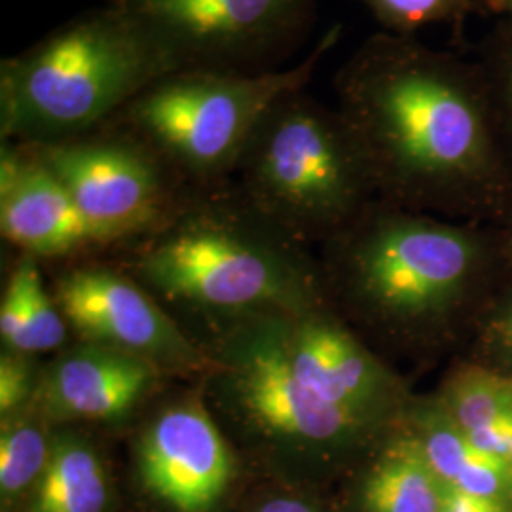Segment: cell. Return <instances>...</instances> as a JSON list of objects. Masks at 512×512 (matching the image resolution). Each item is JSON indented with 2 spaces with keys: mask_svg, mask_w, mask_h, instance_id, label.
<instances>
[{
  "mask_svg": "<svg viewBox=\"0 0 512 512\" xmlns=\"http://www.w3.org/2000/svg\"><path fill=\"white\" fill-rule=\"evenodd\" d=\"M338 110L376 186L401 202H486L501 184V135L476 61L376 33L336 74Z\"/></svg>",
  "mask_w": 512,
  "mask_h": 512,
  "instance_id": "cell-1",
  "label": "cell"
},
{
  "mask_svg": "<svg viewBox=\"0 0 512 512\" xmlns=\"http://www.w3.org/2000/svg\"><path fill=\"white\" fill-rule=\"evenodd\" d=\"M165 376L143 357L78 340L42 366L31 408L52 425L120 423L147 403Z\"/></svg>",
  "mask_w": 512,
  "mask_h": 512,
  "instance_id": "cell-12",
  "label": "cell"
},
{
  "mask_svg": "<svg viewBox=\"0 0 512 512\" xmlns=\"http://www.w3.org/2000/svg\"><path fill=\"white\" fill-rule=\"evenodd\" d=\"M332 27L300 65L262 74L183 69L165 74L129 101L110 126L152 148L192 188L226 184L264 112L283 93L306 88L338 42Z\"/></svg>",
  "mask_w": 512,
  "mask_h": 512,
  "instance_id": "cell-6",
  "label": "cell"
},
{
  "mask_svg": "<svg viewBox=\"0 0 512 512\" xmlns=\"http://www.w3.org/2000/svg\"><path fill=\"white\" fill-rule=\"evenodd\" d=\"M499 459H503L512 471V410L505 418V435H503V446Z\"/></svg>",
  "mask_w": 512,
  "mask_h": 512,
  "instance_id": "cell-28",
  "label": "cell"
},
{
  "mask_svg": "<svg viewBox=\"0 0 512 512\" xmlns=\"http://www.w3.org/2000/svg\"><path fill=\"white\" fill-rule=\"evenodd\" d=\"M133 456L143 490L173 512L217 511L238 473L236 448L200 391L150 414Z\"/></svg>",
  "mask_w": 512,
  "mask_h": 512,
  "instance_id": "cell-11",
  "label": "cell"
},
{
  "mask_svg": "<svg viewBox=\"0 0 512 512\" xmlns=\"http://www.w3.org/2000/svg\"><path fill=\"white\" fill-rule=\"evenodd\" d=\"M109 469L99 446L76 425H55L50 458L25 512H107Z\"/></svg>",
  "mask_w": 512,
  "mask_h": 512,
  "instance_id": "cell-15",
  "label": "cell"
},
{
  "mask_svg": "<svg viewBox=\"0 0 512 512\" xmlns=\"http://www.w3.org/2000/svg\"><path fill=\"white\" fill-rule=\"evenodd\" d=\"M251 512H323L311 499L298 494H275L260 499Z\"/></svg>",
  "mask_w": 512,
  "mask_h": 512,
  "instance_id": "cell-26",
  "label": "cell"
},
{
  "mask_svg": "<svg viewBox=\"0 0 512 512\" xmlns=\"http://www.w3.org/2000/svg\"><path fill=\"white\" fill-rule=\"evenodd\" d=\"M444 484L433 473L416 435H399L368 467L361 484L365 512H440Z\"/></svg>",
  "mask_w": 512,
  "mask_h": 512,
  "instance_id": "cell-16",
  "label": "cell"
},
{
  "mask_svg": "<svg viewBox=\"0 0 512 512\" xmlns=\"http://www.w3.org/2000/svg\"><path fill=\"white\" fill-rule=\"evenodd\" d=\"M42 366L35 355L2 351L0 355V420L31 406Z\"/></svg>",
  "mask_w": 512,
  "mask_h": 512,
  "instance_id": "cell-23",
  "label": "cell"
},
{
  "mask_svg": "<svg viewBox=\"0 0 512 512\" xmlns=\"http://www.w3.org/2000/svg\"><path fill=\"white\" fill-rule=\"evenodd\" d=\"M37 260L35 256L23 255L12 270L23 289L29 355L63 348L69 332V325L55 302L54 294L48 293L42 283Z\"/></svg>",
  "mask_w": 512,
  "mask_h": 512,
  "instance_id": "cell-19",
  "label": "cell"
},
{
  "mask_svg": "<svg viewBox=\"0 0 512 512\" xmlns=\"http://www.w3.org/2000/svg\"><path fill=\"white\" fill-rule=\"evenodd\" d=\"M55 302L80 340L143 357L167 376H202L207 357L175 317L133 277L80 266L59 277Z\"/></svg>",
  "mask_w": 512,
  "mask_h": 512,
  "instance_id": "cell-10",
  "label": "cell"
},
{
  "mask_svg": "<svg viewBox=\"0 0 512 512\" xmlns=\"http://www.w3.org/2000/svg\"><path fill=\"white\" fill-rule=\"evenodd\" d=\"M416 427L420 429L416 439L420 442L427 463L439 476L440 482L450 488L475 452L467 433L459 427L450 412L439 408L423 410L416 418Z\"/></svg>",
  "mask_w": 512,
  "mask_h": 512,
  "instance_id": "cell-21",
  "label": "cell"
},
{
  "mask_svg": "<svg viewBox=\"0 0 512 512\" xmlns=\"http://www.w3.org/2000/svg\"><path fill=\"white\" fill-rule=\"evenodd\" d=\"M497 336L499 340L512 351V306L511 310L507 311L499 323H497Z\"/></svg>",
  "mask_w": 512,
  "mask_h": 512,
  "instance_id": "cell-29",
  "label": "cell"
},
{
  "mask_svg": "<svg viewBox=\"0 0 512 512\" xmlns=\"http://www.w3.org/2000/svg\"><path fill=\"white\" fill-rule=\"evenodd\" d=\"M0 230L23 255H73L103 245L67 186L25 143L2 141Z\"/></svg>",
  "mask_w": 512,
  "mask_h": 512,
  "instance_id": "cell-14",
  "label": "cell"
},
{
  "mask_svg": "<svg viewBox=\"0 0 512 512\" xmlns=\"http://www.w3.org/2000/svg\"><path fill=\"white\" fill-rule=\"evenodd\" d=\"M203 401L234 444L283 471H321L382 427L319 395L287 359L270 315L211 330L200 344Z\"/></svg>",
  "mask_w": 512,
  "mask_h": 512,
  "instance_id": "cell-4",
  "label": "cell"
},
{
  "mask_svg": "<svg viewBox=\"0 0 512 512\" xmlns=\"http://www.w3.org/2000/svg\"><path fill=\"white\" fill-rule=\"evenodd\" d=\"M133 245L131 277L160 304L198 317L209 332L258 313L319 304L302 243L258 215L228 183L190 190L164 224Z\"/></svg>",
  "mask_w": 512,
  "mask_h": 512,
  "instance_id": "cell-2",
  "label": "cell"
},
{
  "mask_svg": "<svg viewBox=\"0 0 512 512\" xmlns=\"http://www.w3.org/2000/svg\"><path fill=\"white\" fill-rule=\"evenodd\" d=\"M236 173L245 202L300 243L344 232L376 188L348 120L306 88L283 93L264 112Z\"/></svg>",
  "mask_w": 512,
  "mask_h": 512,
  "instance_id": "cell-5",
  "label": "cell"
},
{
  "mask_svg": "<svg viewBox=\"0 0 512 512\" xmlns=\"http://www.w3.org/2000/svg\"><path fill=\"white\" fill-rule=\"evenodd\" d=\"M511 408V380L492 372H461L450 387V414L465 433L492 425Z\"/></svg>",
  "mask_w": 512,
  "mask_h": 512,
  "instance_id": "cell-20",
  "label": "cell"
},
{
  "mask_svg": "<svg viewBox=\"0 0 512 512\" xmlns=\"http://www.w3.org/2000/svg\"><path fill=\"white\" fill-rule=\"evenodd\" d=\"M475 61L486 84L501 141L512 145V25L499 21L478 46Z\"/></svg>",
  "mask_w": 512,
  "mask_h": 512,
  "instance_id": "cell-22",
  "label": "cell"
},
{
  "mask_svg": "<svg viewBox=\"0 0 512 512\" xmlns=\"http://www.w3.org/2000/svg\"><path fill=\"white\" fill-rule=\"evenodd\" d=\"M0 494L4 503L29 497L50 458L55 425L31 406L0 420Z\"/></svg>",
  "mask_w": 512,
  "mask_h": 512,
  "instance_id": "cell-17",
  "label": "cell"
},
{
  "mask_svg": "<svg viewBox=\"0 0 512 512\" xmlns=\"http://www.w3.org/2000/svg\"><path fill=\"white\" fill-rule=\"evenodd\" d=\"M440 512H507L505 505L476 497V495L459 492L456 488L444 486V497H442V509Z\"/></svg>",
  "mask_w": 512,
  "mask_h": 512,
  "instance_id": "cell-25",
  "label": "cell"
},
{
  "mask_svg": "<svg viewBox=\"0 0 512 512\" xmlns=\"http://www.w3.org/2000/svg\"><path fill=\"white\" fill-rule=\"evenodd\" d=\"M334 238L346 241L351 285L387 321L416 323L439 313L471 272L478 241L467 230L384 209Z\"/></svg>",
  "mask_w": 512,
  "mask_h": 512,
  "instance_id": "cell-7",
  "label": "cell"
},
{
  "mask_svg": "<svg viewBox=\"0 0 512 512\" xmlns=\"http://www.w3.org/2000/svg\"><path fill=\"white\" fill-rule=\"evenodd\" d=\"M385 33L416 37L427 25H450L456 33L471 16L484 10V0H357Z\"/></svg>",
  "mask_w": 512,
  "mask_h": 512,
  "instance_id": "cell-18",
  "label": "cell"
},
{
  "mask_svg": "<svg viewBox=\"0 0 512 512\" xmlns=\"http://www.w3.org/2000/svg\"><path fill=\"white\" fill-rule=\"evenodd\" d=\"M484 10L512 25V0H484Z\"/></svg>",
  "mask_w": 512,
  "mask_h": 512,
  "instance_id": "cell-27",
  "label": "cell"
},
{
  "mask_svg": "<svg viewBox=\"0 0 512 512\" xmlns=\"http://www.w3.org/2000/svg\"><path fill=\"white\" fill-rule=\"evenodd\" d=\"M450 488L505 505L512 499V471L503 459L475 450Z\"/></svg>",
  "mask_w": 512,
  "mask_h": 512,
  "instance_id": "cell-24",
  "label": "cell"
},
{
  "mask_svg": "<svg viewBox=\"0 0 512 512\" xmlns=\"http://www.w3.org/2000/svg\"><path fill=\"white\" fill-rule=\"evenodd\" d=\"M268 315L302 380L330 403L384 427L397 406L395 384L348 330L321 310V304Z\"/></svg>",
  "mask_w": 512,
  "mask_h": 512,
  "instance_id": "cell-13",
  "label": "cell"
},
{
  "mask_svg": "<svg viewBox=\"0 0 512 512\" xmlns=\"http://www.w3.org/2000/svg\"><path fill=\"white\" fill-rule=\"evenodd\" d=\"M181 71L147 23L114 2L0 63V137L52 145L103 128L150 84Z\"/></svg>",
  "mask_w": 512,
  "mask_h": 512,
  "instance_id": "cell-3",
  "label": "cell"
},
{
  "mask_svg": "<svg viewBox=\"0 0 512 512\" xmlns=\"http://www.w3.org/2000/svg\"><path fill=\"white\" fill-rule=\"evenodd\" d=\"M147 23L183 69L262 74L308 37L315 0H109Z\"/></svg>",
  "mask_w": 512,
  "mask_h": 512,
  "instance_id": "cell-9",
  "label": "cell"
},
{
  "mask_svg": "<svg viewBox=\"0 0 512 512\" xmlns=\"http://www.w3.org/2000/svg\"><path fill=\"white\" fill-rule=\"evenodd\" d=\"M31 147L67 186L103 245L147 236L194 190L141 139L110 124Z\"/></svg>",
  "mask_w": 512,
  "mask_h": 512,
  "instance_id": "cell-8",
  "label": "cell"
}]
</instances>
